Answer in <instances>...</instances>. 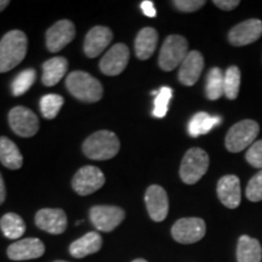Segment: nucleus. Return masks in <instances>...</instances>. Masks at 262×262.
Here are the masks:
<instances>
[{
    "label": "nucleus",
    "instance_id": "nucleus-1",
    "mask_svg": "<svg viewBox=\"0 0 262 262\" xmlns=\"http://www.w3.org/2000/svg\"><path fill=\"white\" fill-rule=\"evenodd\" d=\"M28 40L22 31L15 29L6 33L0 40V73L14 70L25 60Z\"/></svg>",
    "mask_w": 262,
    "mask_h": 262
},
{
    "label": "nucleus",
    "instance_id": "nucleus-2",
    "mask_svg": "<svg viewBox=\"0 0 262 262\" xmlns=\"http://www.w3.org/2000/svg\"><path fill=\"white\" fill-rule=\"evenodd\" d=\"M66 86L81 102H97L103 96V88L100 80H97L88 72H72L66 79Z\"/></svg>",
    "mask_w": 262,
    "mask_h": 262
},
{
    "label": "nucleus",
    "instance_id": "nucleus-3",
    "mask_svg": "<svg viewBox=\"0 0 262 262\" xmlns=\"http://www.w3.org/2000/svg\"><path fill=\"white\" fill-rule=\"evenodd\" d=\"M120 141L116 134L108 130H100L90 135L83 143V152L94 160H108L118 155Z\"/></svg>",
    "mask_w": 262,
    "mask_h": 262
},
{
    "label": "nucleus",
    "instance_id": "nucleus-4",
    "mask_svg": "<svg viewBox=\"0 0 262 262\" xmlns=\"http://www.w3.org/2000/svg\"><path fill=\"white\" fill-rule=\"evenodd\" d=\"M258 133H260V126L255 120L245 119L235 123L226 135V148L231 153L242 152L253 145Z\"/></svg>",
    "mask_w": 262,
    "mask_h": 262
},
{
    "label": "nucleus",
    "instance_id": "nucleus-5",
    "mask_svg": "<svg viewBox=\"0 0 262 262\" xmlns=\"http://www.w3.org/2000/svg\"><path fill=\"white\" fill-rule=\"evenodd\" d=\"M209 163V156L204 149L198 147L188 149L180 166V178L186 185H194L208 171Z\"/></svg>",
    "mask_w": 262,
    "mask_h": 262
},
{
    "label": "nucleus",
    "instance_id": "nucleus-6",
    "mask_svg": "<svg viewBox=\"0 0 262 262\" xmlns=\"http://www.w3.org/2000/svg\"><path fill=\"white\" fill-rule=\"evenodd\" d=\"M188 54V41L182 35L171 34L164 40L159 52L158 63L163 71L175 70L185 60Z\"/></svg>",
    "mask_w": 262,
    "mask_h": 262
},
{
    "label": "nucleus",
    "instance_id": "nucleus-7",
    "mask_svg": "<svg viewBox=\"0 0 262 262\" xmlns=\"http://www.w3.org/2000/svg\"><path fill=\"white\" fill-rule=\"evenodd\" d=\"M206 226L203 219L183 217L173 224L171 228L172 238L178 243L193 244L205 235Z\"/></svg>",
    "mask_w": 262,
    "mask_h": 262
},
{
    "label": "nucleus",
    "instance_id": "nucleus-8",
    "mask_svg": "<svg viewBox=\"0 0 262 262\" xmlns=\"http://www.w3.org/2000/svg\"><path fill=\"white\" fill-rule=\"evenodd\" d=\"M9 124L16 135L32 137L39 130V119L33 111L24 106L14 107L9 113Z\"/></svg>",
    "mask_w": 262,
    "mask_h": 262
},
{
    "label": "nucleus",
    "instance_id": "nucleus-9",
    "mask_svg": "<svg viewBox=\"0 0 262 262\" xmlns=\"http://www.w3.org/2000/svg\"><path fill=\"white\" fill-rule=\"evenodd\" d=\"M104 182L106 179L100 169L93 165H86L78 170L72 180V186L79 195H89L103 187Z\"/></svg>",
    "mask_w": 262,
    "mask_h": 262
},
{
    "label": "nucleus",
    "instance_id": "nucleus-10",
    "mask_svg": "<svg viewBox=\"0 0 262 262\" xmlns=\"http://www.w3.org/2000/svg\"><path fill=\"white\" fill-rule=\"evenodd\" d=\"M125 212L113 205H96L90 210V220L101 232H111L122 224Z\"/></svg>",
    "mask_w": 262,
    "mask_h": 262
},
{
    "label": "nucleus",
    "instance_id": "nucleus-11",
    "mask_svg": "<svg viewBox=\"0 0 262 262\" xmlns=\"http://www.w3.org/2000/svg\"><path fill=\"white\" fill-rule=\"evenodd\" d=\"M130 57V50L123 42L113 45L100 61V70L103 74L118 75L125 70Z\"/></svg>",
    "mask_w": 262,
    "mask_h": 262
},
{
    "label": "nucleus",
    "instance_id": "nucleus-12",
    "mask_svg": "<svg viewBox=\"0 0 262 262\" xmlns=\"http://www.w3.org/2000/svg\"><path fill=\"white\" fill-rule=\"evenodd\" d=\"M75 37V27L70 19H61L47 32V48L50 52H58L67 47Z\"/></svg>",
    "mask_w": 262,
    "mask_h": 262
},
{
    "label": "nucleus",
    "instance_id": "nucleus-13",
    "mask_svg": "<svg viewBox=\"0 0 262 262\" xmlns=\"http://www.w3.org/2000/svg\"><path fill=\"white\" fill-rule=\"evenodd\" d=\"M261 35L262 21L257 18H251L234 26L228 33V41L233 47H245L256 41Z\"/></svg>",
    "mask_w": 262,
    "mask_h": 262
},
{
    "label": "nucleus",
    "instance_id": "nucleus-14",
    "mask_svg": "<svg viewBox=\"0 0 262 262\" xmlns=\"http://www.w3.org/2000/svg\"><path fill=\"white\" fill-rule=\"evenodd\" d=\"M145 202L149 217L156 222H162L169 212V198L165 189L158 185H152L147 188Z\"/></svg>",
    "mask_w": 262,
    "mask_h": 262
},
{
    "label": "nucleus",
    "instance_id": "nucleus-15",
    "mask_svg": "<svg viewBox=\"0 0 262 262\" xmlns=\"http://www.w3.org/2000/svg\"><path fill=\"white\" fill-rule=\"evenodd\" d=\"M45 245L38 238H26L15 242L8 248V256L12 261H26L44 255Z\"/></svg>",
    "mask_w": 262,
    "mask_h": 262
},
{
    "label": "nucleus",
    "instance_id": "nucleus-16",
    "mask_svg": "<svg viewBox=\"0 0 262 262\" xmlns=\"http://www.w3.org/2000/svg\"><path fill=\"white\" fill-rule=\"evenodd\" d=\"M113 33L104 26H96L88 32L84 40V52L88 57L95 58L100 56L103 50L111 44Z\"/></svg>",
    "mask_w": 262,
    "mask_h": 262
},
{
    "label": "nucleus",
    "instance_id": "nucleus-17",
    "mask_svg": "<svg viewBox=\"0 0 262 262\" xmlns=\"http://www.w3.org/2000/svg\"><path fill=\"white\" fill-rule=\"evenodd\" d=\"M35 225L51 234H61L67 228V216L61 209H40L35 215Z\"/></svg>",
    "mask_w": 262,
    "mask_h": 262
},
{
    "label": "nucleus",
    "instance_id": "nucleus-18",
    "mask_svg": "<svg viewBox=\"0 0 262 262\" xmlns=\"http://www.w3.org/2000/svg\"><path fill=\"white\" fill-rule=\"evenodd\" d=\"M216 192L220 202L226 208L235 209L241 204V181L235 175H226L219 180Z\"/></svg>",
    "mask_w": 262,
    "mask_h": 262
},
{
    "label": "nucleus",
    "instance_id": "nucleus-19",
    "mask_svg": "<svg viewBox=\"0 0 262 262\" xmlns=\"http://www.w3.org/2000/svg\"><path fill=\"white\" fill-rule=\"evenodd\" d=\"M204 68V57L199 51H189L185 60L180 64L179 80L186 86H192L201 78Z\"/></svg>",
    "mask_w": 262,
    "mask_h": 262
},
{
    "label": "nucleus",
    "instance_id": "nucleus-20",
    "mask_svg": "<svg viewBox=\"0 0 262 262\" xmlns=\"http://www.w3.org/2000/svg\"><path fill=\"white\" fill-rule=\"evenodd\" d=\"M68 70V61L64 57L55 56L42 63L41 81L45 86H54L64 77Z\"/></svg>",
    "mask_w": 262,
    "mask_h": 262
},
{
    "label": "nucleus",
    "instance_id": "nucleus-21",
    "mask_svg": "<svg viewBox=\"0 0 262 262\" xmlns=\"http://www.w3.org/2000/svg\"><path fill=\"white\" fill-rule=\"evenodd\" d=\"M158 44V32L152 27H145L135 39V52L140 60H148L155 54Z\"/></svg>",
    "mask_w": 262,
    "mask_h": 262
},
{
    "label": "nucleus",
    "instance_id": "nucleus-22",
    "mask_svg": "<svg viewBox=\"0 0 262 262\" xmlns=\"http://www.w3.org/2000/svg\"><path fill=\"white\" fill-rule=\"evenodd\" d=\"M102 247V238L97 232H89L83 237L73 242L70 247V253L75 258H83L95 254Z\"/></svg>",
    "mask_w": 262,
    "mask_h": 262
},
{
    "label": "nucleus",
    "instance_id": "nucleus-23",
    "mask_svg": "<svg viewBox=\"0 0 262 262\" xmlns=\"http://www.w3.org/2000/svg\"><path fill=\"white\" fill-rule=\"evenodd\" d=\"M237 261L238 262H261L262 248L257 239L242 235L237 245Z\"/></svg>",
    "mask_w": 262,
    "mask_h": 262
},
{
    "label": "nucleus",
    "instance_id": "nucleus-24",
    "mask_svg": "<svg viewBox=\"0 0 262 262\" xmlns=\"http://www.w3.org/2000/svg\"><path fill=\"white\" fill-rule=\"evenodd\" d=\"M0 162L10 170H17L24 164V157L18 147L5 136L0 137Z\"/></svg>",
    "mask_w": 262,
    "mask_h": 262
},
{
    "label": "nucleus",
    "instance_id": "nucleus-25",
    "mask_svg": "<svg viewBox=\"0 0 262 262\" xmlns=\"http://www.w3.org/2000/svg\"><path fill=\"white\" fill-rule=\"evenodd\" d=\"M221 117L210 116L205 112H199L192 117L188 124V134L192 137L205 135L211 131L216 125L221 123Z\"/></svg>",
    "mask_w": 262,
    "mask_h": 262
},
{
    "label": "nucleus",
    "instance_id": "nucleus-26",
    "mask_svg": "<svg viewBox=\"0 0 262 262\" xmlns=\"http://www.w3.org/2000/svg\"><path fill=\"white\" fill-rule=\"evenodd\" d=\"M224 80L225 73L222 72L221 68L214 67L208 72L205 84V95L209 100H219V98L222 97V95H225Z\"/></svg>",
    "mask_w": 262,
    "mask_h": 262
},
{
    "label": "nucleus",
    "instance_id": "nucleus-27",
    "mask_svg": "<svg viewBox=\"0 0 262 262\" xmlns=\"http://www.w3.org/2000/svg\"><path fill=\"white\" fill-rule=\"evenodd\" d=\"M0 228L6 238L17 239L24 235L26 225L21 216L15 212H8L0 220Z\"/></svg>",
    "mask_w": 262,
    "mask_h": 262
},
{
    "label": "nucleus",
    "instance_id": "nucleus-28",
    "mask_svg": "<svg viewBox=\"0 0 262 262\" xmlns=\"http://www.w3.org/2000/svg\"><path fill=\"white\" fill-rule=\"evenodd\" d=\"M241 70L237 66H231L225 72V80H224V89L225 96L228 100H235L238 97L239 88H241Z\"/></svg>",
    "mask_w": 262,
    "mask_h": 262
},
{
    "label": "nucleus",
    "instance_id": "nucleus-29",
    "mask_svg": "<svg viewBox=\"0 0 262 262\" xmlns=\"http://www.w3.org/2000/svg\"><path fill=\"white\" fill-rule=\"evenodd\" d=\"M63 97L56 94H49L41 97L40 100V111L42 117L47 119H54L57 117L58 112L63 106Z\"/></svg>",
    "mask_w": 262,
    "mask_h": 262
},
{
    "label": "nucleus",
    "instance_id": "nucleus-30",
    "mask_svg": "<svg viewBox=\"0 0 262 262\" xmlns=\"http://www.w3.org/2000/svg\"><path fill=\"white\" fill-rule=\"evenodd\" d=\"M35 78H37V72L33 68H28V70L22 71L17 77L12 81L11 90L14 96H21L27 93L31 89V86L34 84Z\"/></svg>",
    "mask_w": 262,
    "mask_h": 262
},
{
    "label": "nucleus",
    "instance_id": "nucleus-31",
    "mask_svg": "<svg viewBox=\"0 0 262 262\" xmlns=\"http://www.w3.org/2000/svg\"><path fill=\"white\" fill-rule=\"evenodd\" d=\"M152 94L156 96L153 116L156 118H164L168 113L169 102L172 97V89L169 86H163L158 91H153Z\"/></svg>",
    "mask_w": 262,
    "mask_h": 262
},
{
    "label": "nucleus",
    "instance_id": "nucleus-32",
    "mask_svg": "<svg viewBox=\"0 0 262 262\" xmlns=\"http://www.w3.org/2000/svg\"><path fill=\"white\" fill-rule=\"evenodd\" d=\"M245 195L250 202L256 203L262 201V170L255 173L249 181L245 188Z\"/></svg>",
    "mask_w": 262,
    "mask_h": 262
},
{
    "label": "nucleus",
    "instance_id": "nucleus-33",
    "mask_svg": "<svg viewBox=\"0 0 262 262\" xmlns=\"http://www.w3.org/2000/svg\"><path fill=\"white\" fill-rule=\"evenodd\" d=\"M245 159L251 166L262 170V140L255 141L253 145L249 147Z\"/></svg>",
    "mask_w": 262,
    "mask_h": 262
},
{
    "label": "nucleus",
    "instance_id": "nucleus-34",
    "mask_svg": "<svg viewBox=\"0 0 262 262\" xmlns=\"http://www.w3.org/2000/svg\"><path fill=\"white\" fill-rule=\"evenodd\" d=\"M175 8L182 12H194L205 5L204 0H175Z\"/></svg>",
    "mask_w": 262,
    "mask_h": 262
},
{
    "label": "nucleus",
    "instance_id": "nucleus-35",
    "mask_svg": "<svg viewBox=\"0 0 262 262\" xmlns=\"http://www.w3.org/2000/svg\"><path fill=\"white\" fill-rule=\"evenodd\" d=\"M239 4H241L239 0H214V5L224 10V11H232V10L238 8Z\"/></svg>",
    "mask_w": 262,
    "mask_h": 262
},
{
    "label": "nucleus",
    "instance_id": "nucleus-36",
    "mask_svg": "<svg viewBox=\"0 0 262 262\" xmlns=\"http://www.w3.org/2000/svg\"><path fill=\"white\" fill-rule=\"evenodd\" d=\"M141 9H142L143 14L148 17H156L157 16V11L155 8V4L153 2H149V0H145V2L141 3Z\"/></svg>",
    "mask_w": 262,
    "mask_h": 262
},
{
    "label": "nucleus",
    "instance_id": "nucleus-37",
    "mask_svg": "<svg viewBox=\"0 0 262 262\" xmlns=\"http://www.w3.org/2000/svg\"><path fill=\"white\" fill-rule=\"evenodd\" d=\"M6 198V188H5V183H4V179H3L2 173H0V205L3 204Z\"/></svg>",
    "mask_w": 262,
    "mask_h": 262
},
{
    "label": "nucleus",
    "instance_id": "nucleus-38",
    "mask_svg": "<svg viewBox=\"0 0 262 262\" xmlns=\"http://www.w3.org/2000/svg\"><path fill=\"white\" fill-rule=\"evenodd\" d=\"M10 4L9 0H0V12L3 11V10L6 9V6Z\"/></svg>",
    "mask_w": 262,
    "mask_h": 262
},
{
    "label": "nucleus",
    "instance_id": "nucleus-39",
    "mask_svg": "<svg viewBox=\"0 0 262 262\" xmlns=\"http://www.w3.org/2000/svg\"><path fill=\"white\" fill-rule=\"evenodd\" d=\"M133 262H147V261L143 260V258H136V260H134Z\"/></svg>",
    "mask_w": 262,
    "mask_h": 262
},
{
    "label": "nucleus",
    "instance_id": "nucleus-40",
    "mask_svg": "<svg viewBox=\"0 0 262 262\" xmlns=\"http://www.w3.org/2000/svg\"><path fill=\"white\" fill-rule=\"evenodd\" d=\"M54 262H67V261H61V260H58V261H54Z\"/></svg>",
    "mask_w": 262,
    "mask_h": 262
}]
</instances>
